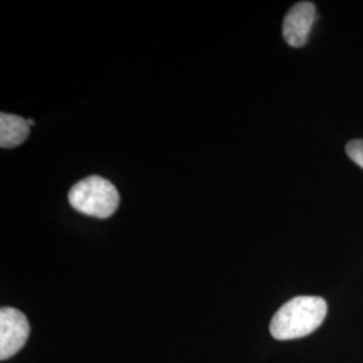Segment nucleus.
Masks as SVG:
<instances>
[{"mask_svg":"<svg viewBox=\"0 0 363 363\" xmlns=\"http://www.w3.org/2000/svg\"><path fill=\"white\" fill-rule=\"evenodd\" d=\"M327 315V303L319 296H296L274 313L271 334L277 340L307 337L318 330Z\"/></svg>","mask_w":363,"mask_h":363,"instance_id":"obj_1","label":"nucleus"},{"mask_svg":"<svg viewBox=\"0 0 363 363\" xmlns=\"http://www.w3.org/2000/svg\"><path fill=\"white\" fill-rule=\"evenodd\" d=\"M69 203L82 214L96 218H108L113 216L118 208L120 196L111 182L91 175L70 189Z\"/></svg>","mask_w":363,"mask_h":363,"instance_id":"obj_2","label":"nucleus"},{"mask_svg":"<svg viewBox=\"0 0 363 363\" xmlns=\"http://www.w3.org/2000/svg\"><path fill=\"white\" fill-rule=\"evenodd\" d=\"M30 335V325L23 312L3 307L0 310V359L13 357L26 345Z\"/></svg>","mask_w":363,"mask_h":363,"instance_id":"obj_3","label":"nucleus"},{"mask_svg":"<svg viewBox=\"0 0 363 363\" xmlns=\"http://www.w3.org/2000/svg\"><path fill=\"white\" fill-rule=\"evenodd\" d=\"M316 19V10L311 1H300L295 4L284 18L283 35L286 43L292 48H301L307 43L313 22Z\"/></svg>","mask_w":363,"mask_h":363,"instance_id":"obj_4","label":"nucleus"},{"mask_svg":"<svg viewBox=\"0 0 363 363\" xmlns=\"http://www.w3.org/2000/svg\"><path fill=\"white\" fill-rule=\"evenodd\" d=\"M30 125L26 118L10 113L0 115V147L13 148L28 138Z\"/></svg>","mask_w":363,"mask_h":363,"instance_id":"obj_5","label":"nucleus"},{"mask_svg":"<svg viewBox=\"0 0 363 363\" xmlns=\"http://www.w3.org/2000/svg\"><path fill=\"white\" fill-rule=\"evenodd\" d=\"M346 152H347V155H349V157L355 164H358L361 169H363L362 139L351 140L350 143H347V145H346Z\"/></svg>","mask_w":363,"mask_h":363,"instance_id":"obj_6","label":"nucleus"},{"mask_svg":"<svg viewBox=\"0 0 363 363\" xmlns=\"http://www.w3.org/2000/svg\"><path fill=\"white\" fill-rule=\"evenodd\" d=\"M27 123H28V125H30V127H31V125H34V120H33V118H28V120H27Z\"/></svg>","mask_w":363,"mask_h":363,"instance_id":"obj_7","label":"nucleus"}]
</instances>
